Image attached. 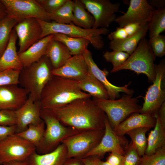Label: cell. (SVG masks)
<instances>
[{
    "mask_svg": "<svg viewBox=\"0 0 165 165\" xmlns=\"http://www.w3.org/2000/svg\"><path fill=\"white\" fill-rule=\"evenodd\" d=\"M40 116L46 128L42 139L36 149L38 153L44 154L53 151L64 139L79 132L63 125L46 110H41Z\"/></svg>",
    "mask_w": 165,
    "mask_h": 165,
    "instance_id": "7",
    "label": "cell"
},
{
    "mask_svg": "<svg viewBox=\"0 0 165 165\" xmlns=\"http://www.w3.org/2000/svg\"><path fill=\"white\" fill-rule=\"evenodd\" d=\"M156 123L154 115L137 112L130 116L114 130L117 135L123 136L127 132L133 129L142 127L151 128L154 127Z\"/></svg>",
    "mask_w": 165,
    "mask_h": 165,
    "instance_id": "20",
    "label": "cell"
},
{
    "mask_svg": "<svg viewBox=\"0 0 165 165\" xmlns=\"http://www.w3.org/2000/svg\"><path fill=\"white\" fill-rule=\"evenodd\" d=\"M139 165H165V147L159 149L152 155L144 154L141 157Z\"/></svg>",
    "mask_w": 165,
    "mask_h": 165,
    "instance_id": "36",
    "label": "cell"
},
{
    "mask_svg": "<svg viewBox=\"0 0 165 165\" xmlns=\"http://www.w3.org/2000/svg\"><path fill=\"white\" fill-rule=\"evenodd\" d=\"M104 132L105 129L81 131L64 139L61 143L66 147L67 158H84L99 144Z\"/></svg>",
    "mask_w": 165,
    "mask_h": 165,
    "instance_id": "8",
    "label": "cell"
},
{
    "mask_svg": "<svg viewBox=\"0 0 165 165\" xmlns=\"http://www.w3.org/2000/svg\"><path fill=\"white\" fill-rule=\"evenodd\" d=\"M7 16L6 8L0 0V21Z\"/></svg>",
    "mask_w": 165,
    "mask_h": 165,
    "instance_id": "49",
    "label": "cell"
},
{
    "mask_svg": "<svg viewBox=\"0 0 165 165\" xmlns=\"http://www.w3.org/2000/svg\"><path fill=\"white\" fill-rule=\"evenodd\" d=\"M148 31L147 23L136 33L122 40L110 41L109 48L113 50L125 52L130 55L136 49L141 40L145 37Z\"/></svg>",
    "mask_w": 165,
    "mask_h": 165,
    "instance_id": "25",
    "label": "cell"
},
{
    "mask_svg": "<svg viewBox=\"0 0 165 165\" xmlns=\"http://www.w3.org/2000/svg\"><path fill=\"white\" fill-rule=\"evenodd\" d=\"M88 65L89 72L99 81L106 89L108 94L109 99L115 100L119 97L120 93L127 94H133L134 91L128 88L130 83L122 86H118L112 84L107 79L109 72L105 69H100L94 61L92 53L88 49L83 54Z\"/></svg>",
    "mask_w": 165,
    "mask_h": 165,
    "instance_id": "14",
    "label": "cell"
},
{
    "mask_svg": "<svg viewBox=\"0 0 165 165\" xmlns=\"http://www.w3.org/2000/svg\"><path fill=\"white\" fill-rule=\"evenodd\" d=\"M98 157L95 156H90L82 158L84 165H98Z\"/></svg>",
    "mask_w": 165,
    "mask_h": 165,
    "instance_id": "47",
    "label": "cell"
},
{
    "mask_svg": "<svg viewBox=\"0 0 165 165\" xmlns=\"http://www.w3.org/2000/svg\"><path fill=\"white\" fill-rule=\"evenodd\" d=\"M61 165H84L82 158H67Z\"/></svg>",
    "mask_w": 165,
    "mask_h": 165,
    "instance_id": "45",
    "label": "cell"
},
{
    "mask_svg": "<svg viewBox=\"0 0 165 165\" xmlns=\"http://www.w3.org/2000/svg\"><path fill=\"white\" fill-rule=\"evenodd\" d=\"M81 90L78 81L53 75L43 88L39 101L42 109L63 107L79 98L90 97Z\"/></svg>",
    "mask_w": 165,
    "mask_h": 165,
    "instance_id": "2",
    "label": "cell"
},
{
    "mask_svg": "<svg viewBox=\"0 0 165 165\" xmlns=\"http://www.w3.org/2000/svg\"><path fill=\"white\" fill-rule=\"evenodd\" d=\"M141 157L131 142L126 148L124 155L123 165H139Z\"/></svg>",
    "mask_w": 165,
    "mask_h": 165,
    "instance_id": "40",
    "label": "cell"
},
{
    "mask_svg": "<svg viewBox=\"0 0 165 165\" xmlns=\"http://www.w3.org/2000/svg\"><path fill=\"white\" fill-rule=\"evenodd\" d=\"M20 71L9 69L0 71V87L10 85H18Z\"/></svg>",
    "mask_w": 165,
    "mask_h": 165,
    "instance_id": "38",
    "label": "cell"
},
{
    "mask_svg": "<svg viewBox=\"0 0 165 165\" xmlns=\"http://www.w3.org/2000/svg\"><path fill=\"white\" fill-rule=\"evenodd\" d=\"M89 73L88 65L83 55L72 56L61 67L53 69L54 76L79 81Z\"/></svg>",
    "mask_w": 165,
    "mask_h": 165,
    "instance_id": "19",
    "label": "cell"
},
{
    "mask_svg": "<svg viewBox=\"0 0 165 165\" xmlns=\"http://www.w3.org/2000/svg\"><path fill=\"white\" fill-rule=\"evenodd\" d=\"M17 23L15 19L7 16L0 21V58L8 45L12 30Z\"/></svg>",
    "mask_w": 165,
    "mask_h": 165,
    "instance_id": "33",
    "label": "cell"
},
{
    "mask_svg": "<svg viewBox=\"0 0 165 165\" xmlns=\"http://www.w3.org/2000/svg\"><path fill=\"white\" fill-rule=\"evenodd\" d=\"M78 85L81 90L87 93L93 98L109 99L108 92L104 86L89 72L83 79L78 81Z\"/></svg>",
    "mask_w": 165,
    "mask_h": 165,
    "instance_id": "27",
    "label": "cell"
},
{
    "mask_svg": "<svg viewBox=\"0 0 165 165\" xmlns=\"http://www.w3.org/2000/svg\"><path fill=\"white\" fill-rule=\"evenodd\" d=\"M156 77L144 97L140 113L152 115L158 111L165 102V60L155 64Z\"/></svg>",
    "mask_w": 165,
    "mask_h": 165,
    "instance_id": "9",
    "label": "cell"
},
{
    "mask_svg": "<svg viewBox=\"0 0 165 165\" xmlns=\"http://www.w3.org/2000/svg\"><path fill=\"white\" fill-rule=\"evenodd\" d=\"M155 56L149 44L148 40L144 37L139 43L136 49L122 64L112 68L111 73L123 70H129L138 75L143 74L150 82H152L156 77Z\"/></svg>",
    "mask_w": 165,
    "mask_h": 165,
    "instance_id": "5",
    "label": "cell"
},
{
    "mask_svg": "<svg viewBox=\"0 0 165 165\" xmlns=\"http://www.w3.org/2000/svg\"><path fill=\"white\" fill-rule=\"evenodd\" d=\"M50 35L38 41L25 51L18 54L23 68L28 67L38 61L45 56L49 42L53 39Z\"/></svg>",
    "mask_w": 165,
    "mask_h": 165,
    "instance_id": "22",
    "label": "cell"
},
{
    "mask_svg": "<svg viewBox=\"0 0 165 165\" xmlns=\"http://www.w3.org/2000/svg\"><path fill=\"white\" fill-rule=\"evenodd\" d=\"M149 4L153 8V7L158 9L165 7V1L164 0H153L148 1Z\"/></svg>",
    "mask_w": 165,
    "mask_h": 165,
    "instance_id": "48",
    "label": "cell"
},
{
    "mask_svg": "<svg viewBox=\"0 0 165 165\" xmlns=\"http://www.w3.org/2000/svg\"><path fill=\"white\" fill-rule=\"evenodd\" d=\"M5 6L7 16L17 22L34 18L51 22L50 14L47 13L36 0H1Z\"/></svg>",
    "mask_w": 165,
    "mask_h": 165,
    "instance_id": "10",
    "label": "cell"
},
{
    "mask_svg": "<svg viewBox=\"0 0 165 165\" xmlns=\"http://www.w3.org/2000/svg\"><path fill=\"white\" fill-rule=\"evenodd\" d=\"M15 111L9 110H0V125L10 126L16 125Z\"/></svg>",
    "mask_w": 165,
    "mask_h": 165,
    "instance_id": "41",
    "label": "cell"
},
{
    "mask_svg": "<svg viewBox=\"0 0 165 165\" xmlns=\"http://www.w3.org/2000/svg\"><path fill=\"white\" fill-rule=\"evenodd\" d=\"M125 94L119 99L111 100L93 98L97 105L105 113L114 130L132 114L140 113L141 106L138 104V97Z\"/></svg>",
    "mask_w": 165,
    "mask_h": 165,
    "instance_id": "6",
    "label": "cell"
},
{
    "mask_svg": "<svg viewBox=\"0 0 165 165\" xmlns=\"http://www.w3.org/2000/svg\"><path fill=\"white\" fill-rule=\"evenodd\" d=\"M147 23L131 24L117 27L115 31L108 35L107 38L110 41L124 39L135 34Z\"/></svg>",
    "mask_w": 165,
    "mask_h": 165,
    "instance_id": "35",
    "label": "cell"
},
{
    "mask_svg": "<svg viewBox=\"0 0 165 165\" xmlns=\"http://www.w3.org/2000/svg\"><path fill=\"white\" fill-rule=\"evenodd\" d=\"M90 97L77 99L60 108L44 110L63 125L79 132L104 130L106 116Z\"/></svg>",
    "mask_w": 165,
    "mask_h": 165,
    "instance_id": "1",
    "label": "cell"
},
{
    "mask_svg": "<svg viewBox=\"0 0 165 165\" xmlns=\"http://www.w3.org/2000/svg\"><path fill=\"white\" fill-rule=\"evenodd\" d=\"M16 134V125L6 126L0 125V142L8 136Z\"/></svg>",
    "mask_w": 165,
    "mask_h": 165,
    "instance_id": "44",
    "label": "cell"
},
{
    "mask_svg": "<svg viewBox=\"0 0 165 165\" xmlns=\"http://www.w3.org/2000/svg\"><path fill=\"white\" fill-rule=\"evenodd\" d=\"M36 151L31 143L15 134L0 142V165L6 162L25 161Z\"/></svg>",
    "mask_w": 165,
    "mask_h": 165,
    "instance_id": "11",
    "label": "cell"
},
{
    "mask_svg": "<svg viewBox=\"0 0 165 165\" xmlns=\"http://www.w3.org/2000/svg\"><path fill=\"white\" fill-rule=\"evenodd\" d=\"M67 149L61 143L50 152L40 154L35 152L26 160L27 165H61L67 159Z\"/></svg>",
    "mask_w": 165,
    "mask_h": 165,
    "instance_id": "21",
    "label": "cell"
},
{
    "mask_svg": "<svg viewBox=\"0 0 165 165\" xmlns=\"http://www.w3.org/2000/svg\"><path fill=\"white\" fill-rule=\"evenodd\" d=\"M159 121L163 127H165V102L163 103L157 111Z\"/></svg>",
    "mask_w": 165,
    "mask_h": 165,
    "instance_id": "46",
    "label": "cell"
},
{
    "mask_svg": "<svg viewBox=\"0 0 165 165\" xmlns=\"http://www.w3.org/2000/svg\"><path fill=\"white\" fill-rule=\"evenodd\" d=\"M130 55L124 52L118 50L106 51L103 54L105 60L111 63L113 65L112 68L119 66L128 59Z\"/></svg>",
    "mask_w": 165,
    "mask_h": 165,
    "instance_id": "37",
    "label": "cell"
},
{
    "mask_svg": "<svg viewBox=\"0 0 165 165\" xmlns=\"http://www.w3.org/2000/svg\"><path fill=\"white\" fill-rule=\"evenodd\" d=\"M154 9L146 0H130L126 12L117 17L115 22L123 27L134 23H147Z\"/></svg>",
    "mask_w": 165,
    "mask_h": 165,
    "instance_id": "15",
    "label": "cell"
},
{
    "mask_svg": "<svg viewBox=\"0 0 165 165\" xmlns=\"http://www.w3.org/2000/svg\"><path fill=\"white\" fill-rule=\"evenodd\" d=\"M73 7V1L67 0L60 7L50 14L51 21L61 24H69L72 23Z\"/></svg>",
    "mask_w": 165,
    "mask_h": 165,
    "instance_id": "34",
    "label": "cell"
},
{
    "mask_svg": "<svg viewBox=\"0 0 165 165\" xmlns=\"http://www.w3.org/2000/svg\"><path fill=\"white\" fill-rule=\"evenodd\" d=\"M45 55L49 59L53 69L63 66L72 56L63 43L53 39L49 42Z\"/></svg>",
    "mask_w": 165,
    "mask_h": 165,
    "instance_id": "24",
    "label": "cell"
},
{
    "mask_svg": "<svg viewBox=\"0 0 165 165\" xmlns=\"http://www.w3.org/2000/svg\"><path fill=\"white\" fill-rule=\"evenodd\" d=\"M2 165H27L26 161H13L5 162Z\"/></svg>",
    "mask_w": 165,
    "mask_h": 165,
    "instance_id": "50",
    "label": "cell"
},
{
    "mask_svg": "<svg viewBox=\"0 0 165 165\" xmlns=\"http://www.w3.org/2000/svg\"><path fill=\"white\" fill-rule=\"evenodd\" d=\"M16 33L12 30L8 45L0 58V71L9 69L21 70L23 68L17 51Z\"/></svg>",
    "mask_w": 165,
    "mask_h": 165,
    "instance_id": "23",
    "label": "cell"
},
{
    "mask_svg": "<svg viewBox=\"0 0 165 165\" xmlns=\"http://www.w3.org/2000/svg\"><path fill=\"white\" fill-rule=\"evenodd\" d=\"M73 2V16L72 23L84 29L92 28L94 23V18L86 11L84 4L81 0H75Z\"/></svg>",
    "mask_w": 165,
    "mask_h": 165,
    "instance_id": "28",
    "label": "cell"
},
{
    "mask_svg": "<svg viewBox=\"0 0 165 165\" xmlns=\"http://www.w3.org/2000/svg\"><path fill=\"white\" fill-rule=\"evenodd\" d=\"M86 10L94 20L92 28H107L116 18L115 13L120 8L119 3H112L109 0H81Z\"/></svg>",
    "mask_w": 165,
    "mask_h": 165,
    "instance_id": "12",
    "label": "cell"
},
{
    "mask_svg": "<svg viewBox=\"0 0 165 165\" xmlns=\"http://www.w3.org/2000/svg\"><path fill=\"white\" fill-rule=\"evenodd\" d=\"M156 119L154 129L149 133L147 138V145L145 154L149 155L158 150L165 147V127L161 124L157 111L154 114Z\"/></svg>",
    "mask_w": 165,
    "mask_h": 165,
    "instance_id": "26",
    "label": "cell"
},
{
    "mask_svg": "<svg viewBox=\"0 0 165 165\" xmlns=\"http://www.w3.org/2000/svg\"><path fill=\"white\" fill-rule=\"evenodd\" d=\"M105 124V132L100 141L84 158L95 156L101 159L108 152H116L124 155L129 144L127 139L124 136L119 135L115 133L111 127L107 116Z\"/></svg>",
    "mask_w": 165,
    "mask_h": 165,
    "instance_id": "13",
    "label": "cell"
},
{
    "mask_svg": "<svg viewBox=\"0 0 165 165\" xmlns=\"http://www.w3.org/2000/svg\"><path fill=\"white\" fill-rule=\"evenodd\" d=\"M29 95L27 91L18 84L0 87V110H17L25 103Z\"/></svg>",
    "mask_w": 165,
    "mask_h": 165,
    "instance_id": "18",
    "label": "cell"
},
{
    "mask_svg": "<svg viewBox=\"0 0 165 165\" xmlns=\"http://www.w3.org/2000/svg\"><path fill=\"white\" fill-rule=\"evenodd\" d=\"M67 0H36L48 13L51 14L64 4Z\"/></svg>",
    "mask_w": 165,
    "mask_h": 165,
    "instance_id": "42",
    "label": "cell"
},
{
    "mask_svg": "<svg viewBox=\"0 0 165 165\" xmlns=\"http://www.w3.org/2000/svg\"><path fill=\"white\" fill-rule=\"evenodd\" d=\"M147 25L149 38L157 36L165 31V7L154 9Z\"/></svg>",
    "mask_w": 165,
    "mask_h": 165,
    "instance_id": "30",
    "label": "cell"
},
{
    "mask_svg": "<svg viewBox=\"0 0 165 165\" xmlns=\"http://www.w3.org/2000/svg\"><path fill=\"white\" fill-rule=\"evenodd\" d=\"M124 155L116 152H110L106 161L112 165H123Z\"/></svg>",
    "mask_w": 165,
    "mask_h": 165,
    "instance_id": "43",
    "label": "cell"
},
{
    "mask_svg": "<svg viewBox=\"0 0 165 165\" xmlns=\"http://www.w3.org/2000/svg\"><path fill=\"white\" fill-rule=\"evenodd\" d=\"M53 35V39L63 43L72 56L82 55L90 43L88 40L83 38L72 37L61 34Z\"/></svg>",
    "mask_w": 165,
    "mask_h": 165,
    "instance_id": "29",
    "label": "cell"
},
{
    "mask_svg": "<svg viewBox=\"0 0 165 165\" xmlns=\"http://www.w3.org/2000/svg\"><path fill=\"white\" fill-rule=\"evenodd\" d=\"M41 109L39 101H34L29 95L23 105L15 111L16 119V134L24 130L30 124L42 121L40 116Z\"/></svg>",
    "mask_w": 165,
    "mask_h": 165,
    "instance_id": "17",
    "label": "cell"
},
{
    "mask_svg": "<svg viewBox=\"0 0 165 165\" xmlns=\"http://www.w3.org/2000/svg\"><path fill=\"white\" fill-rule=\"evenodd\" d=\"M37 20L42 29L40 39L50 35L61 34L72 37L86 39L97 50L102 49L104 46L101 35H107L109 32V30L106 28L85 29L78 27L72 23L61 24L54 21Z\"/></svg>",
    "mask_w": 165,
    "mask_h": 165,
    "instance_id": "4",
    "label": "cell"
},
{
    "mask_svg": "<svg viewBox=\"0 0 165 165\" xmlns=\"http://www.w3.org/2000/svg\"><path fill=\"white\" fill-rule=\"evenodd\" d=\"M53 69L49 59L44 56L38 61L20 70L18 85L28 91L34 101H39L43 88L53 76Z\"/></svg>",
    "mask_w": 165,
    "mask_h": 165,
    "instance_id": "3",
    "label": "cell"
},
{
    "mask_svg": "<svg viewBox=\"0 0 165 165\" xmlns=\"http://www.w3.org/2000/svg\"><path fill=\"white\" fill-rule=\"evenodd\" d=\"M155 56L162 57L165 55V36L160 35L148 40Z\"/></svg>",
    "mask_w": 165,
    "mask_h": 165,
    "instance_id": "39",
    "label": "cell"
},
{
    "mask_svg": "<svg viewBox=\"0 0 165 165\" xmlns=\"http://www.w3.org/2000/svg\"><path fill=\"white\" fill-rule=\"evenodd\" d=\"M45 129V125L43 120L39 123L29 125L26 129L16 134L31 143L36 149L42 139Z\"/></svg>",
    "mask_w": 165,
    "mask_h": 165,
    "instance_id": "31",
    "label": "cell"
},
{
    "mask_svg": "<svg viewBox=\"0 0 165 165\" xmlns=\"http://www.w3.org/2000/svg\"><path fill=\"white\" fill-rule=\"evenodd\" d=\"M150 129L147 127L138 128L130 130L126 133L131 138V142L141 157L145 154L147 145L146 134Z\"/></svg>",
    "mask_w": 165,
    "mask_h": 165,
    "instance_id": "32",
    "label": "cell"
},
{
    "mask_svg": "<svg viewBox=\"0 0 165 165\" xmlns=\"http://www.w3.org/2000/svg\"><path fill=\"white\" fill-rule=\"evenodd\" d=\"M97 163L98 165H112L106 161H104L101 160V159L99 158L97 159Z\"/></svg>",
    "mask_w": 165,
    "mask_h": 165,
    "instance_id": "51",
    "label": "cell"
},
{
    "mask_svg": "<svg viewBox=\"0 0 165 165\" xmlns=\"http://www.w3.org/2000/svg\"><path fill=\"white\" fill-rule=\"evenodd\" d=\"M19 39L18 54L26 50L40 39L42 32L37 19L29 18L18 22L13 29Z\"/></svg>",
    "mask_w": 165,
    "mask_h": 165,
    "instance_id": "16",
    "label": "cell"
}]
</instances>
